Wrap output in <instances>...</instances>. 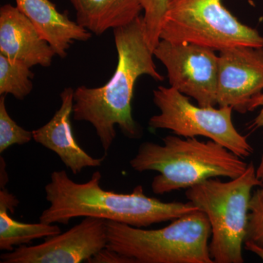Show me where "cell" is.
Here are the masks:
<instances>
[{
  "label": "cell",
  "mask_w": 263,
  "mask_h": 263,
  "mask_svg": "<svg viewBox=\"0 0 263 263\" xmlns=\"http://www.w3.org/2000/svg\"><path fill=\"white\" fill-rule=\"evenodd\" d=\"M247 251L255 254L256 255L258 256L259 258L263 261V245H258V243H253V242H245L243 245Z\"/></svg>",
  "instance_id": "obj_23"
},
{
  "label": "cell",
  "mask_w": 263,
  "mask_h": 263,
  "mask_svg": "<svg viewBox=\"0 0 263 263\" xmlns=\"http://www.w3.org/2000/svg\"><path fill=\"white\" fill-rule=\"evenodd\" d=\"M0 54L29 67L51 65L56 53L30 20L10 4L0 8Z\"/></svg>",
  "instance_id": "obj_11"
},
{
  "label": "cell",
  "mask_w": 263,
  "mask_h": 263,
  "mask_svg": "<svg viewBox=\"0 0 263 263\" xmlns=\"http://www.w3.org/2000/svg\"><path fill=\"white\" fill-rule=\"evenodd\" d=\"M254 164L236 179H210L186 189L188 201L206 214L212 228L209 252L214 263H243L249 202L262 186Z\"/></svg>",
  "instance_id": "obj_5"
},
{
  "label": "cell",
  "mask_w": 263,
  "mask_h": 263,
  "mask_svg": "<svg viewBox=\"0 0 263 263\" xmlns=\"http://www.w3.org/2000/svg\"><path fill=\"white\" fill-rule=\"evenodd\" d=\"M215 51L194 43L160 40L153 53L167 70L171 87L193 98L200 106L215 107L219 65Z\"/></svg>",
  "instance_id": "obj_8"
},
{
  "label": "cell",
  "mask_w": 263,
  "mask_h": 263,
  "mask_svg": "<svg viewBox=\"0 0 263 263\" xmlns=\"http://www.w3.org/2000/svg\"><path fill=\"white\" fill-rule=\"evenodd\" d=\"M106 226V248L132 263H214L209 252L212 228L202 211L178 218L161 229L109 220Z\"/></svg>",
  "instance_id": "obj_4"
},
{
  "label": "cell",
  "mask_w": 263,
  "mask_h": 263,
  "mask_svg": "<svg viewBox=\"0 0 263 263\" xmlns=\"http://www.w3.org/2000/svg\"><path fill=\"white\" fill-rule=\"evenodd\" d=\"M153 95L160 113L150 118L148 126L152 129H167L183 138L204 137L243 159L253 154L247 137L235 129L230 107L194 105L189 97L171 86H158Z\"/></svg>",
  "instance_id": "obj_7"
},
{
  "label": "cell",
  "mask_w": 263,
  "mask_h": 263,
  "mask_svg": "<svg viewBox=\"0 0 263 263\" xmlns=\"http://www.w3.org/2000/svg\"><path fill=\"white\" fill-rule=\"evenodd\" d=\"M257 108H260L258 115L257 116L251 124L250 129H257L259 128L263 129V92L257 95L251 100L249 105V111H253ZM257 174L259 179H263V153L261 158L260 163L257 168Z\"/></svg>",
  "instance_id": "obj_20"
},
{
  "label": "cell",
  "mask_w": 263,
  "mask_h": 263,
  "mask_svg": "<svg viewBox=\"0 0 263 263\" xmlns=\"http://www.w3.org/2000/svg\"><path fill=\"white\" fill-rule=\"evenodd\" d=\"M163 144L145 142L129 164L139 173L158 172L152 189L156 195L188 189L210 179H236L248 164L219 143L173 135L162 138Z\"/></svg>",
  "instance_id": "obj_3"
},
{
  "label": "cell",
  "mask_w": 263,
  "mask_h": 263,
  "mask_svg": "<svg viewBox=\"0 0 263 263\" xmlns=\"http://www.w3.org/2000/svg\"><path fill=\"white\" fill-rule=\"evenodd\" d=\"M101 179L96 171L87 182L79 183L65 171H53L45 187L50 205L40 221L68 224L74 218L91 216L142 228L200 210L189 201L163 202L148 197L141 185L129 194L107 191L100 186Z\"/></svg>",
  "instance_id": "obj_2"
},
{
  "label": "cell",
  "mask_w": 263,
  "mask_h": 263,
  "mask_svg": "<svg viewBox=\"0 0 263 263\" xmlns=\"http://www.w3.org/2000/svg\"><path fill=\"white\" fill-rule=\"evenodd\" d=\"M75 8L76 22L100 35L133 22L141 15V0H70Z\"/></svg>",
  "instance_id": "obj_14"
},
{
  "label": "cell",
  "mask_w": 263,
  "mask_h": 263,
  "mask_svg": "<svg viewBox=\"0 0 263 263\" xmlns=\"http://www.w3.org/2000/svg\"><path fill=\"white\" fill-rule=\"evenodd\" d=\"M263 245V186L252 195L249 202L245 241Z\"/></svg>",
  "instance_id": "obj_19"
},
{
  "label": "cell",
  "mask_w": 263,
  "mask_h": 263,
  "mask_svg": "<svg viewBox=\"0 0 263 263\" xmlns=\"http://www.w3.org/2000/svg\"><path fill=\"white\" fill-rule=\"evenodd\" d=\"M5 205L0 204V249L13 251L15 246L29 243L38 238H51L62 233L60 227L41 222H19L8 214Z\"/></svg>",
  "instance_id": "obj_15"
},
{
  "label": "cell",
  "mask_w": 263,
  "mask_h": 263,
  "mask_svg": "<svg viewBox=\"0 0 263 263\" xmlns=\"http://www.w3.org/2000/svg\"><path fill=\"white\" fill-rule=\"evenodd\" d=\"M263 92V47L234 46L219 51L217 105L240 114Z\"/></svg>",
  "instance_id": "obj_10"
},
{
  "label": "cell",
  "mask_w": 263,
  "mask_h": 263,
  "mask_svg": "<svg viewBox=\"0 0 263 263\" xmlns=\"http://www.w3.org/2000/svg\"><path fill=\"white\" fill-rule=\"evenodd\" d=\"M262 186H263V179H262Z\"/></svg>",
  "instance_id": "obj_24"
},
{
  "label": "cell",
  "mask_w": 263,
  "mask_h": 263,
  "mask_svg": "<svg viewBox=\"0 0 263 263\" xmlns=\"http://www.w3.org/2000/svg\"><path fill=\"white\" fill-rule=\"evenodd\" d=\"M74 91L70 87L62 91L60 108L47 124L33 130L32 135L34 141L56 153L66 167L77 175L86 167H100L106 155L95 158L88 155L76 141L70 121Z\"/></svg>",
  "instance_id": "obj_12"
},
{
  "label": "cell",
  "mask_w": 263,
  "mask_h": 263,
  "mask_svg": "<svg viewBox=\"0 0 263 263\" xmlns=\"http://www.w3.org/2000/svg\"><path fill=\"white\" fill-rule=\"evenodd\" d=\"M160 40L218 51L238 46L263 47V36L241 23L222 0H168Z\"/></svg>",
  "instance_id": "obj_6"
},
{
  "label": "cell",
  "mask_w": 263,
  "mask_h": 263,
  "mask_svg": "<svg viewBox=\"0 0 263 263\" xmlns=\"http://www.w3.org/2000/svg\"><path fill=\"white\" fill-rule=\"evenodd\" d=\"M34 73L20 62H11L0 54V95H12L23 100L32 91Z\"/></svg>",
  "instance_id": "obj_16"
},
{
  "label": "cell",
  "mask_w": 263,
  "mask_h": 263,
  "mask_svg": "<svg viewBox=\"0 0 263 263\" xmlns=\"http://www.w3.org/2000/svg\"><path fill=\"white\" fill-rule=\"evenodd\" d=\"M90 263H132V261L122 254L105 248L88 260Z\"/></svg>",
  "instance_id": "obj_21"
},
{
  "label": "cell",
  "mask_w": 263,
  "mask_h": 263,
  "mask_svg": "<svg viewBox=\"0 0 263 263\" xmlns=\"http://www.w3.org/2000/svg\"><path fill=\"white\" fill-rule=\"evenodd\" d=\"M33 139L32 131L24 129L10 117L6 105L5 95L0 97V153L13 145H24Z\"/></svg>",
  "instance_id": "obj_17"
},
{
  "label": "cell",
  "mask_w": 263,
  "mask_h": 263,
  "mask_svg": "<svg viewBox=\"0 0 263 263\" xmlns=\"http://www.w3.org/2000/svg\"><path fill=\"white\" fill-rule=\"evenodd\" d=\"M113 32L118 54L113 76L100 87H78L74 91L72 109L76 121L89 122L94 127L105 155L117 137L116 126L127 138L140 137L141 131L132 110L138 78L146 75L156 81L164 80L154 62L143 16L114 29Z\"/></svg>",
  "instance_id": "obj_1"
},
{
  "label": "cell",
  "mask_w": 263,
  "mask_h": 263,
  "mask_svg": "<svg viewBox=\"0 0 263 263\" xmlns=\"http://www.w3.org/2000/svg\"><path fill=\"white\" fill-rule=\"evenodd\" d=\"M18 200L14 195L9 193V192L5 187H1V191H0V204L1 205H5L9 209L10 212L13 213L15 207L18 205Z\"/></svg>",
  "instance_id": "obj_22"
},
{
  "label": "cell",
  "mask_w": 263,
  "mask_h": 263,
  "mask_svg": "<svg viewBox=\"0 0 263 263\" xmlns=\"http://www.w3.org/2000/svg\"><path fill=\"white\" fill-rule=\"evenodd\" d=\"M108 243L106 220L87 216L67 232L48 238L41 245H22L0 257L1 263L88 262Z\"/></svg>",
  "instance_id": "obj_9"
},
{
  "label": "cell",
  "mask_w": 263,
  "mask_h": 263,
  "mask_svg": "<svg viewBox=\"0 0 263 263\" xmlns=\"http://www.w3.org/2000/svg\"><path fill=\"white\" fill-rule=\"evenodd\" d=\"M15 3L60 58L67 57L75 41L85 42L91 37V32L71 20L68 13L59 11L50 0H15Z\"/></svg>",
  "instance_id": "obj_13"
},
{
  "label": "cell",
  "mask_w": 263,
  "mask_h": 263,
  "mask_svg": "<svg viewBox=\"0 0 263 263\" xmlns=\"http://www.w3.org/2000/svg\"><path fill=\"white\" fill-rule=\"evenodd\" d=\"M168 0H141L147 40L152 51L160 41V32Z\"/></svg>",
  "instance_id": "obj_18"
}]
</instances>
